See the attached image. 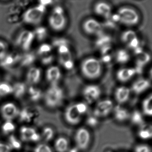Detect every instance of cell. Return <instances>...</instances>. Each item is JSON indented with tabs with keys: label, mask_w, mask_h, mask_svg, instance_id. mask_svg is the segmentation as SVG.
Returning <instances> with one entry per match:
<instances>
[{
	"label": "cell",
	"mask_w": 152,
	"mask_h": 152,
	"mask_svg": "<svg viewBox=\"0 0 152 152\" xmlns=\"http://www.w3.org/2000/svg\"><path fill=\"white\" fill-rule=\"evenodd\" d=\"M64 99L63 90L57 85H52L45 93V105L50 109H54L62 105Z\"/></svg>",
	"instance_id": "6da1fadb"
},
{
	"label": "cell",
	"mask_w": 152,
	"mask_h": 152,
	"mask_svg": "<svg viewBox=\"0 0 152 152\" xmlns=\"http://www.w3.org/2000/svg\"><path fill=\"white\" fill-rule=\"evenodd\" d=\"M81 70L84 76L89 79H96L102 73V65L100 61L94 58H89L83 60Z\"/></svg>",
	"instance_id": "7a4b0ae2"
},
{
	"label": "cell",
	"mask_w": 152,
	"mask_h": 152,
	"mask_svg": "<svg viewBox=\"0 0 152 152\" xmlns=\"http://www.w3.org/2000/svg\"><path fill=\"white\" fill-rule=\"evenodd\" d=\"M75 147L79 151H85L89 146L91 141V135L89 131L84 127L79 128L74 136Z\"/></svg>",
	"instance_id": "3957f363"
},
{
	"label": "cell",
	"mask_w": 152,
	"mask_h": 152,
	"mask_svg": "<svg viewBox=\"0 0 152 152\" xmlns=\"http://www.w3.org/2000/svg\"><path fill=\"white\" fill-rule=\"evenodd\" d=\"M120 17V22L121 23L128 26L137 24L139 20V16L136 10L131 8L124 7L118 11Z\"/></svg>",
	"instance_id": "277c9868"
},
{
	"label": "cell",
	"mask_w": 152,
	"mask_h": 152,
	"mask_svg": "<svg viewBox=\"0 0 152 152\" xmlns=\"http://www.w3.org/2000/svg\"><path fill=\"white\" fill-rule=\"evenodd\" d=\"M45 10L46 7L39 4L38 6L28 10L23 15V20L27 23H39L41 21Z\"/></svg>",
	"instance_id": "5b68a950"
},
{
	"label": "cell",
	"mask_w": 152,
	"mask_h": 152,
	"mask_svg": "<svg viewBox=\"0 0 152 152\" xmlns=\"http://www.w3.org/2000/svg\"><path fill=\"white\" fill-rule=\"evenodd\" d=\"M114 107L113 102L110 99L101 100L96 104L93 110V115L98 119L107 117L112 113Z\"/></svg>",
	"instance_id": "8992f818"
},
{
	"label": "cell",
	"mask_w": 152,
	"mask_h": 152,
	"mask_svg": "<svg viewBox=\"0 0 152 152\" xmlns=\"http://www.w3.org/2000/svg\"><path fill=\"white\" fill-rule=\"evenodd\" d=\"M64 117L67 124L71 126H76L81 122L83 116L78 112L74 104L68 106L66 108L64 111Z\"/></svg>",
	"instance_id": "52a82bcc"
},
{
	"label": "cell",
	"mask_w": 152,
	"mask_h": 152,
	"mask_svg": "<svg viewBox=\"0 0 152 152\" xmlns=\"http://www.w3.org/2000/svg\"><path fill=\"white\" fill-rule=\"evenodd\" d=\"M19 133L21 140L24 142H37L41 139L40 134L35 129L30 126H22Z\"/></svg>",
	"instance_id": "ba28073f"
},
{
	"label": "cell",
	"mask_w": 152,
	"mask_h": 152,
	"mask_svg": "<svg viewBox=\"0 0 152 152\" xmlns=\"http://www.w3.org/2000/svg\"><path fill=\"white\" fill-rule=\"evenodd\" d=\"M19 111L16 105L12 102L5 103L0 109L1 116L5 121H13L18 117Z\"/></svg>",
	"instance_id": "9c48e42d"
},
{
	"label": "cell",
	"mask_w": 152,
	"mask_h": 152,
	"mask_svg": "<svg viewBox=\"0 0 152 152\" xmlns=\"http://www.w3.org/2000/svg\"><path fill=\"white\" fill-rule=\"evenodd\" d=\"M83 95L87 104H92L99 99L101 95V91L97 85H88L83 89Z\"/></svg>",
	"instance_id": "30bf717a"
},
{
	"label": "cell",
	"mask_w": 152,
	"mask_h": 152,
	"mask_svg": "<svg viewBox=\"0 0 152 152\" xmlns=\"http://www.w3.org/2000/svg\"><path fill=\"white\" fill-rule=\"evenodd\" d=\"M134 53L136 57V73H141L143 67L150 61V55L139 47L134 49Z\"/></svg>",
	"instance_id": "8fae6325"
},
{
	"label": "cell",
	"mask_w": 152,
	"mask_h": 152,
	"mask_svg": "<svg viewBox=\"0 0 152 152\" xmlns=\"http://www.w3.org/2000/svg\"><path fill=\"white\" fill-rule=\"evenodd\" d=\"M83 28L85 33L90 35H96L98 37L103 34L101 25L92 18L86 20L83 25Z\"/></svg>",
	"instance_id": "7c38bea8"
},
{
	"label": "cell",
	"mask_w": 152,
	"mask_h": 152,
	"mask_svg": "<svg viewBox=\"0 0 152 152\" xmlns=\"http://www.w3.org/2000/svg\"><path fill=\"white\" fill-rule=\"evenodd\" d=\"M49 22L50 26L53 30L60 31L65 26L66 20L64 14H59L53 11L50 17Z\"/></svg>",
	"instance_id": "4fadbf2b"
},
{
	"label": "cell",
	"mask_w": 152,
	"mask_h": 152,
	"mask_svg": "<svg viewBox=\"0 0 152 152\" xmlns=\"http://www.w3.org/2000/svg\"><path fill=\"white\" fill-rule=\"evenodd\" d=\"M35 37L34 33L29 31H25L20 34L18 39L17 43L25 50L30 49Z\"/></svg>",
	"instance_id": "5bb4252c"
},
{
	"label": "cell",
	"mask_w": 152,
	"mask_h": 152,
	"mask_svg": "<svg viewBox=\"0 0 152 152\" xmlns=\"http://www.w3.org/2000/svg\"><path fill=\"white\" fill-rule=\"evenodd\" d=\"M39 114L36 109L31 107H26L20 110L18 117L22 122L31 123L37 119Z\"/></svg>",
	"instance_id": "9a60e30c"
},
{
	"label": "cell",
	"mask_w": 152,
	"mask_h": 152,
	"mask_svg": "<svg viewBox=\"0 0 152 152\" xmlns=\"http://www.w3.org/2000/svg\"><path fill=\"white\" fill-rule=\"evenodd\" d=\"M115 120L119 123H124L129 119L130 113L125 107L120 105L114 107L113 112Z\"/></svg>",
	"instance_id": "2e32d148"
},
{
	"label": "cell",
	"mask_w": 152,
	"mask_h": 152,
	"mask_svg": "<svg viewBox=\"0 0 152 152\" xmlns=\"http://www.w3.org/2000/svg\"><path fill=\"white\" fill-rule=\"evenodd\" d=\"M130 90L129 88L125 87H121L117 88L115 92V100L119 105L123 104L126 103L129 98Z\"/></svg>",
	"instance_id": "e0dca14e"
},
{
	"label": "cell",
	"mask_w": 152,
	"mask_h": 152,
	"mask_svg": "<svg viewBox=\"0 0 152 152\" xmlns=\"http://www.w3.org/2000/svg\"><path fill=\"white\" fill-rule=\"evenodd\" d=\"M61 72L58 66H52L50 67L47 71L46 76L48 80L52 85H56V83L61 77Z\"/></svg>",
	"instance_id": "ac0fdd59"
},
{
	"label": "cell",
	"mask_w": 152,
	"mask_h": 152,
	"mask_svg": "<svg viewBox=\"0 0 152 152\" xmlns=\"http://www.w3.org/2000/svg\"><path fill=\"white\" fill-rule=\"evenodd\" d=\"M95 13L100 16L105 18H109L111 16V8L108 4L105 2H99L95 5L94 7Z\"/></svg>",
	"instance_id": "d6986e66"
},
{
	"label": "cell",
	"mask_w": 152,
	"mask_h": 152,
	"mask_svg": "<svg viewBox=\"0 0 152 152\" xmlns=\"http://www.w3.org/2000/svg\"><path fill=\"white\" fill-rule=\"evenodd\" d=\"M150 86L149 81L145 79H140L135 81L132 86V90L135 94L138 95L146 90Z\"/></svg>",
	"instance_id": "ffe728a7"
},
{
	"label": "cell",
	"mask_w": 152,
	"mask_h": 152,
	"mask_svg": "<svg viewBox=\"0 0 152 152\" xmlns=\"http://www.w3.org/2000/svg\"><path fill=\"white\" fill-rule=\"evenodd\" d=\"M136 73L135 69L124 68L120 69L117 72L116 76L119 81L122 82H125L130 80Z\"/></svg>",
	"instance_id": "44dd1931"
},
{
	"label": "cell",
	"mask_w": 152,
	"mask_h": 152,
	"mask_svg": "<svg viewBox=\"0 0 152 152\" xmlns=\"http://www.w3.org/2000/svg\"><path fill=\"white\" fill-rule=\"evenodd\" d=\"M137 135L140 139L148 140L151 139L152 136V125L151 124H144L140 126Z\"/></svg>",
	"instance_id": "7402d4cb"
},
{
	"label": "cell",
	"mask_w": 152,
	"mask_h": 152,
	"mask_svg": "<svg viewBox=\"0 0 152 152\" xmlns=\"http://www.w3.org/2000/svg\"><path fill=\"white\" fill-rule=\"evenodd\" d=\"M54 148L57 152H67L69 149V141L65 137H58L55 140Z\"/></svg>",
	"instance_id": "603a6c76"
},
{
	"label": "cell",
	"mask_w": 152,
	"mask_h": 152,
	"mask_svg": "<svg viewBox=\"0 0 152 152\" xmlns=\"http://www.w3.org/2000/svg\"><path fill=\"white\" fill-rule=\"evenodd\" d=\"M41 75V72L39 68L35 67H32L29 70L27 73V81L31 84H36L39 81Z\"/></svg>",
	"instance_id": "cb8c5ba5"
},
{
	"label": "cell",
	"mask_w": 152,
	"mask_h": 152,
	"mask_svg": "<svg viewBox=\"0 0 152 152\" xmlns=\"http://www.w3.org/2000/svg\"><path fill=\"white\" fill-rule=\"evenodd\" d=\"M142 113L147 116H151L152 115V96L150 94L142 101Z\"/></svg>",
	"instance_id": "d4e9b609"
},
{
	"label": "cell",
	"mask_w": 152,
	"mask_h": 152,
	"mask_svg": "<svg viewBox=\"0 0 152 152\" xmlns=\"http://www.w3.org/2000/svg\"><path fill=\"white\" fill-rule=\"evenodd\" d=\"M21 56L18 53H12L6 56L1 60L0 65L3 67L12 65L21 59Z\"/></svg>",
	"instance_id": "484cf974"
},
{
	"label": "cell",
	"mask_w": 152,
	"mask_h": 152,
	"mask_svg": "<svg viewBox=\"0 0 152 152\" xmlns=\"http://www.w3.org/2000/svg\"><path fill=\"white\" fill-rule=\"evenodd\" d=\"M131 122L134 125L140 126L144 123V115L142 112L135 110L130 113L129 119Z\"/></svg>",
	"instance_id": "4316f807"
},
{
	"label": "cell",
	"mask_w": 152,
	"mask_h": 152,
	"mask_svg": "<svg viewBox=\"0 0 152 152\" xmlns=\"http://www.w3.org/2000/svg\"><path fill=\"white\" fill-rule=\"evenodd\" d=\"M7 145L11 150H19L22 147V143L20 139L13 134L10 135L8 140Z\"/></svg>",
	"instance_id": "83f0119b"
},
{
	"label": "cell",
	"mask_w": 152,
	"mask_h": 152,
	"mask_svg": "<svg viewBox=\"0 0 152 152\" xmlns=\"http://www.w3.org/2000/svg\"><path fill=\"white\" fill-rule=\"evenodd\" d=\"M28 94L30 99L33 102L39 101L42 96V93L41 90L33 86L29 88Z\"/></svg>",
	"instance_id": "f1b7e54d"
},
{
	"label": "cell",
	"mask_w": 152,
	"mask_h": 152,
	"mask_svg": "<svg viewBox=\"0 0 152 152\" xmlns=\"http://www.w3.org/2000/svg\"><path fill=\"white\" fill-rule=\"evenodd\" d=\"M26 90V87L24 83H18L13 87V93L15 97L18 98L22 97Z\"/></svg>",
	"instance_id": "f546056e"
},
{
	"label": "cell",
	"mask_w": 152,
	"mask_h": 152,
	"mask_svg": "<svg viewBox=\"0 0 152 152\" xmlns=\"http://www.w3.org/2000/svg\"><path fill=\"white\" fill-rule=\"evenodd\" d=\"M41 136L45 142H49L54 138L55 131L53 128L47 126L43 128Z\"/></svg>",
	"instance_id": "4dcf8cb0"
},
{
	"label": "cell",
	"mask_w": 152,
	"mask_h": 152,
	"mask_svg": "<svg viewBox=\"0 0 152 152\" xmlns=\"http://www.w3.org/2000/svg\"><path fill=\"white\" fill-rule=\"evenodd\" d=\"M111 39L108 35L102 34L98 36L97 39L96 41V45L97 47L102 48L104 47L109 46L111 43Z\"/></svg>",
	"instance_id": "1f68e13d"
},
{
	"label": "cell",
	"mask_w": 152,
	"mask_h": 152,
	"mask_svg": "<svg viewBox=\"0 0 152 152\" xmlns=\"http://www.w3.org/2000/svg\"><path fill=\"white\" fill-rule=\"evenodd\" d=\"M36 57L34 53H26L21 56L20 61L22 66H23L31 65L35 60Z\"/></svg>",
	"instance_id": "d6a6232c"
},
{
	"label": "cell",
	"mask_w": 152,
	"mask_h": 152,
	"mask_svg": "<svg viewBox=\"0 0 152 152\" xmlns=\"http://www.w3.org/2000/svg\"><path fill=\"white\" fill-rule=\"evenodd\" d=\"M15 129V124L13 121H5L1 127L2 132L6 135H11Z\"/></svg>",
	"instance_id": "836d02e7"
},
{
	"label": "cell",
	"mask_w": 152,
	"mask_h": 152,
	"mask_svg": "<svg viewBox=\"0 0 152 152\" xmlns=\"http://www.w3.org/2000/svg\"><path fill=\"white\" fill-rule=\"evenodd\" d=\"M130 56L125 50L120 49L116 54V60L120 64H125L129 60Z\"/></svg>",
	"instance_id": "e575fe53"
},
{
	"label": "cell",
	"mask_w": 152,
	"mask_h": 152,
	"mask_svg": "<svg viewBox=\"0 0 152 152\" xmlns=\"http://www.w3.org/2000/svg\"><path fill=\"white\" fill-rule=\"evenodd\" d=\"M136 38H137V35L134 31L128 30L123 33L121 36V39L123 42L127 45Z\"/></svg>",
	"instance_id": "d590c367"
},
{
	"label": "cell",
	"mask_w": 152,
	"mask_h": 152,
	"mask_svg": "<svg viewBox=\"0 0 152 152\" xmlns=\"http://www.w3.org/2000/svg\"><path fill=\"white\" fill-rule=\"evenodd\" d=\"M13 93V87L8 83H0V96H5Z\"/></svg>",
	"instance_id": "8d00e7d4"
},
{
	"label": "cell",
	"mask_w": 152,
	"mask_h": 152,
	"mask_svg": "<svg viewBox=\"0 0 152 152\" xmlns=\"http://www.w3.org/2000/svg\"><path fill=\"white\" fill-rule=\"evenodd\" d=\"M34 35H36L38 40L42 41L46 38L47 35V30L44 27H39L35 30Z\"/></svg>",
	"instance_id": "74e56055"
},
{
	"label": "cell",
	"mask_w": 152,
	"mask_h": 152,
	"mask_svg": "<svg viewBox=\"0 0 152 152\" xmlns=\"http://www.w3.org/2000/svg\"><path fill=\"white\" fill-rule=\"evenodd\" d=\"M34 152H53L52 148L46 143L38 144L34 148Z\"/></svg>",
	"instance_id": "f35d334b"
},
{
	"label": "cell",
	"mask_w": 152,
	"mask_h": 152,
	"mask_svg": "<svg viewBox=\"0 0 152 152\" xmlns=\"http://www.w3.org/2000/svg\"><path fill=\"white\" fill-rule=\"evenodd\" d=\"M75 104L77 111L83 116L88 112V105L86 103L83 102H79Z\"/></svg>",
	"instance_id": "ab89813d"
},
{
	"label": "cell",
	"mask_w": 152,
	"mask_h": 152,
	"mask_svg": "<svg viewBox=\"0 0 152 152\" xmlns=\"http://www.w3.org/2000/svg\"><path fill=\"white\" fill-rule=\"evenodd\" d=\"M134 152H152L151 147L147 144H140L135 146Z\"/></svg>",
	"instance_id": "60d3db41"
},
{
	"label": "cell",
	"mask_w": 152,
	"mask_h": 152,
	"mask_svg": "<svg viewBox=\"0 0 152 152\" xmlns=\"http://www.w3.org/2000/svg\"><path fill=\"white\" fill-rule=\"evenodd\" d=\"M52 48L50 45L48 44H42L38 50V54L40 55H48L51 52Z\"/></svg>",
	"instance_id": "b9f144b4"
},
{
	"label": "cell",
	"mask_w": 152,
	"mask_h": 152,
	"mask_svg": "<svg viewBox=\"0 0 152 152\" xmlns=\"http://www.w3.org/2000/svg\"><path fill=\"white\" fill-rule=\"evenodd\" d=\"M53 46L57 48H59L62 46H68V42L67 40L63 38L56 39L52 42Z\"/></svg>",
	"instance_id": "7bdbcfd3"
},
{
	"label": "cell",
	"mask_w": 152,
	"mask_h": 152,
	"mask_svg": "<svg viewBox=\"0 0 152 152\" xmlns=\"http://www.w3.org/2000/svg\"><path fill=\"white\" fill-rule=\"evenodd\" d=\"M72 60V56L70 52L67 54L59 55V61L62 65L67 61Z\"/></svg>",
	"instance_id": "ee69618b"
},
{
	"label": "cell",
	"mask_w": 152,
	"mask_h": 152,
	"mask_svg": "<svg viewBox=\"0 0 152 152\" xmlns=\"http://www.w3.org/2000/svg\"><path fill=\"white\" fill-rule=\"evenodd\" d=\"M54 60V56L52 55H47L42 58V63L45 65L50 64Z\"/></svg>",
	"instance_id": "f6af8a7d"
},
{
	"label": "cell",
	"mask_w": 152,
	"mask_h": 152,
	"mask_svg": "<svg viewBox=\"0 0 152 152\" xmlns=\"http://www.w3.org/2000/svg\"><path fill=\"white\" fill-rule=\"evenodd\" d=\"M98 118L93 115L92 116L89 117L87 120V124L91 127H95L96 125H97L98 123Z\"/></svg>",
	"instance_id": "bcb514c9"
},
{
	"label": "cell",
	"mask_w": 152,
	"mask_h": 152,
	"mask_svg": "<svg viewBox=\"0 0 152 152\" xmlns=\"http://www.w3.org/2000/svg\"><path fill=\"white\" fill-rule=\"evenodd\" d=\"M20 19L19 14H11L10 13L8 17V21L9 23H16Z\"/></svg>",
	"instance_id": "7dc6e473"
},
{
	"label": "cell",
	"mask_w": 152,
	"mask_h": 152,
	"mask_svg": "<svg viewBox=\"0 0 152 152\" xmlns=\"http://www.w3.org/2000/svg\"><path fill=\"white\" fill-rule=\"evenodd\" d=\"M6 49V45L4 42L0 41V59L2 60L6 56L5 50Z\"/></svg>",
	"instance_id": "c3c4849f"
},
{
	"label": "cell",
	"mask_w": 152,
	"mask_h": 152,
	"mask_svg": "<svg viewBox=\"0 0 152 152\" xmlns=\"http://www.w3.org/2000/svg\"><path fill=\"white\" fill-rule=\"evenodd\" d=\"M139 41L138 39L137 38H136L132 40L129 44H127V46L130 48L134 50L139 47Z\"/></svg>",
	"instance_id": "681fc988"
},
{
	"label": "cell",
	"mask_w": 152,
	"mask_h": 152,
	"mask_svg": "<svg viewBox=\"0 0 152 152\" xmlns=\"http://www.w3.org/2000/svg\"><path fill=\"white\" fill-rule=\"evenodd\" d=\"M11 150L7 144L0 142V152H11Z\"/></svg>",
	"instance_id": "f907efd6"
},
{
	"label": "cell",
	"mask_w": 152,
	"mask_h": 152,
	"mask_svg": "<svg viewBox=\"0 0 152 152\" xmlns=\"http://www.w3.org/2000/svg\"><path fill=\"white\" fill-rule=\"evenodd\" d=\"M58 52L59 55H63L70 53V51L68 46H62L58 48Z\"/></svg>",
	"instance_id": "816d5d0a"
},
{
	"label": "cell",
	"mask_w": 152,
	"mask_h": 152,
	"mask_svg": "<svg viewBox=\"0 0 152 152\" xmlns=\"http://www.w3.org/2000/svg\"><path fill=\"white\" fill-rule=\"evenodd\" d=\"M62 65L67 70H71L74 66V63L72 60H70V61H67L64 64H63Z\"/></svg>",
	"instance_id": "f5cc1de1"
},
{
	"label": "cell",
	"mask_w": 152,
	"mask_h": 152,
	"mask_svg": "<svg viewBox=\"0 0 152 152\" xmlns=\"http://www.w3.org/2000/svg\"><path fill=\"white\" fill-rule=\"evenodd\" d=\"M112 56H102V61L104 63H108L111 61Z\"/></svg>",
	"instance_id": "db71d44e"
},
{
	"label": "cell",
	"mask_w": 152,
	"mask_h": 152,
	"mask_svg": "<svg viewBox=\"0 0 152 152\" xmlns=\"http://www.w3.org/2000/svg\"><path fill=\"white\" fill-rule=\"evenodd\" d=\"M51 3H52V1H50V0H48V1L45 0V1H39V4L44 6L45 7L48 5H50Z\"/></svg>",
	"instance_id": "11a10c76"
},
{
	"label": "cell",
	"mask_w": 152,
	"mask_h": 152,
	"mask_svg": "<svg viewBox=\"0 0 152 152\" xmlns=\"http://www.w3.org/2000/svg\"><path fill=\"white\" fill-rule=\"evenodd\" d=\"M79 149L75 147L74 148H72V149H69L68 150L69 152H78L79 151Z\"/></svg>",
	"instance_id": "9f6ffc18"
}]
</instances>
